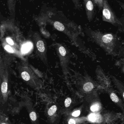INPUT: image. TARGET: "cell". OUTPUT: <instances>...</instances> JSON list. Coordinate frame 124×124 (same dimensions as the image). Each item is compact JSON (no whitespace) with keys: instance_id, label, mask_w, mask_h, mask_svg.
Listing matches in <instances>:
<instances>
[{"instance_id":"obj_20","label":"cell","mask_w":124,"mask_h":124,"mask_svg":"<svg viewBox=\"0 0 124 124\" xmlns=\"http://www.w3.org/2000/svg\"><path fill=\"white\" fill-rule=\"evenodd\" d=\"M7 41V43L9 44H10L11 45H13L14 44V42H13V40L9 38H7L6 39Z\"/></svg>"},{"instance_id":"obj_3","label":"cell","mask_w":124,"mask_h":124,"mask_svg":"<svg viewBox=\"0 0 124 124\" xmlns=\"http://www.w3.org/2000/svg\"><path fill=\"white\" fill-rule=\"evenodd\" d=\"M87 17L90 22L94 19L95 14V1L94 0H83Z\"/></svg>"},{"instance_id":"obj_10","label":"cell","mask_w":124,"mask_h":124,"mask_svg":"<svg viewBox=\"0 0 124 124\" xmlns=\"http://www.w3.org/2000/svg\"><path fill=\"white\" fill-rule=\"evenodd\" d=\"M57 108L56 106L54 105L52 106L48 111V114L49 116H52L54 115L57 111Z\"/></svg>"},{"instance_id":"obj_6","label":"cell","mask_w":124,"mask_h":124,"mask_svg":"<svg viewBox=\"0 0 124 124\" xmlns=\"http://www.w3.org/2000/svg\"><path fill=\"white\" fill-rule=\"evenodd\" d=\"M33 47V44L31 42L25 44L22 46V52L23 54L27 53Z\"/></svg>"},{"instance_id":"obj_14","label":"cell","mask_w":124,"mask_h":124,"mask_svg":"<svg viewBox=\"0 0 124 124\" xmlns=\"http://www.w3.org/2000/svg\"><path fill=\"white\" fill-rule=\"evenodd\" d=\"M59 52L60 54L62 56H65L66 54V51L63 46H60L59 48Z\"/></svg>"},{"instance_id":"obj_22","label":"cell","mask_w":124,"mask_h":124,"mask_svg":"<svg viewBox=\"0 0 124 124\" xmlns=\"http://www.w3.org/2000/svg\"><path fill=\"white\" fill-rule=\"evenodd\" d=\"M5 124V123H3V124Z\"/></svg>"},{"instance_id":"obj_13","label":"cell","mask_w":124,"mask_h":124,"mask_svg":"<svg viewBox=\"0 0 124 124\" xmlns=\"http://www.w3.org/2000/svg\"><path fill=\"white\" fill-rule=\"evenodd\" d=\"M89 119L91 121L94 122L97 119V116L94 114H91L89 116Z\"/></svg>"},{"instance_id":"obj_12","label":"cell","mask_w":124,"mask_h":124,"mask_svg":"<svg viewBox=\"0 0 124 124\" xmlns=\"http://www.w3.org/2000/svg\"><path fill=\"white\" fill-rule=\"evenodd\" d=\"M21 76L22 78L25 81H28L30 79V75L26 71L23 72L21 74Z\"/></svg>"},{"instance_id":"obj_1","label":"cell","mask_w":124,"mask_h":124,"mask_svg":"<svg viewBox=\"0 0 124 124\" xmlns=\"http://www.w3.org/2000/svg\"><path fill=\"white\" fill-rule=\"evenodd\" d=\"M90 37L95 42L109 54H114L116 45V37L111 33H103L90 30Z\"/></svg>"},{"instance_id":"obj_19","label":"cell","mask_w":124,"mask_h":124,"mask_svg":"<svg viewBox=\"0 0 124 124\" xmlns=\"http://www.w3.org/2000/svg\"><path fill=\"white\" fill-rule=\"evenodd\" d=\"M117 2L119 4V6L121 7L122 9L124 12V3L122 2V1H117Z\"/></svg>"},{"instance_id":"obj_11","label":"cell","mask_w":124,"mask_h":124,"mask_svg":"<svg viewBox=\"0 0 124 124\" xmlns=\"http://www.w3.org/2000/svg\"><path fill=\"white\" fill-rule=\"evenodd\" d=\"M7 89H8V84L7 82H3L1 86V90L2 93L5 94L7 92Z\"/></svg>"},{"instance_id":"obj_21","label":"cell","mask_w":124,"mask_h":124,"mask_svg":"<svg viewBox=\"0 0 124 124\" xmlns=\"http://www.w3.org/2000/svg\"><path fill=\"white\" fill-rule=\"evenodd\" d=\"M68 124H76L75 121L73 119H71L68 122Z\"/></svg>"},{"instance_id":"obj_18","label":"cell","mask_w":124,"mask_h":124,"mask_svg":"<svg viewBox=\"0 0 124 124\" xmlns=\"http://www.w3.org/2000/svg\"><path fill=\"white\" fill-rule=\"evenodd\" d=\"M80 114H81V111L80 110L76 111L72 114V116L74 117H77L80 115Z\"/></svg>"},{"instance_id":"obj_9","label":"cell","mask_w":124,"mask_h":124,"mask_svg":"<svg viewBox=\"0 0 124 124\" xmlns=\"http://www.w3.org/2000/svg\"><path fill=\"white\" fill-rule=\"evenodd\" d=\"M73 3L75 8L78 10H80L82 8L81 5L80 0H72Z\"/></svg>"},{"instance_id":"obj_16","label":"cell","mask_w":124,"mask_h":124,"mask_svg":"<svg viewBox=\"0 0 124 124\" xmlns=\"http://www.w3.org/2000/svg\"><path fill=\"white\" fill-rule=\"evenodd\" d=\"M30 117L31 120L33 121H35L36 120L37 116H36V114L35 112H32L30 113Z\"/></svg>"},{"instance_id":"obj_23","label":"cell","mask_w":124,"mask_h":124,"mask_svg":"<svg viewBox=\"0 0 124 124\" xmlns=\"http://www.w3.org/2000/svg\"></svg>"},{"instance_id":"obj_2","label":"cell","mask_w":124,"mask_h":124,"mask_svg":"<svg viewBox=\"0 0 124 124\" xmlns=\"http://www.w3.org/2000/svg\"><path fill=\"white\" fill-rule=\"evenodd\" d=\"M102 18L104 22L116 26L122 25V22L116 16L107 0H103Z\"/></svg>"},{"instance_id":"obj_15","label":"cell","mask_w":124,"mask_h":124,"mask_svg":"<svg viewBox=\"0 0 124 124\" xmlns=\"http://www.w3.org/2000/svg\"><path fill=\"white\" fill-rule=\"evenodd\" d=\"M71 103V100L70 98H67L66 99L65 102V106L66 108L70 106Z\"/></svg>"},{"instance_id":"obj_5","label":"cell","mask_w":124,"mask_h":124,"mask_svg":"<svg viewBox=\"0 0 124 124\" xmlns=\"http://www.w3.org/2000/svg\"><path fill=\"white\" fill-rule=\"evenodd\" d=\"M7 6L9 15L11 17H14L16 12V4L17 0H7Z\"/></svg>"},{"instance_id":"obj_7","label":"cell","mask_w":124,"mask_h":124,"mask_svg":"<svg viewBox=\"0 0 124 124\" xmlns=\"http://www.w3.org/2000/svg\"><path fill=\"white\" fill-rule=\"evenodd\" d=\"M36 46L38 50L40 52H43L45 50V46H44V43L42 41H39L36 44Z\"/></svg>"},{"instance_id":"obj_17","label":"cell","mask_w":124,"mask_h":124,"mask_svg":"<svg viewBox=\"0 0 124 124\" xmlns=\"http://www.w3.org/2000/svg\"><path fill=\"white\" fill-rule=\"evenodd\" d=\"M4 48H5V49L6 50H7V51L9 52H11V53L14 52V51H13L12 48H11V46H8V45L6 46Z\"/></svg>"},{"instance_id":"obj_8","label":"cell","mask_w":124,"mask_h":124,"mask_svg":"<svg viewBox=\"0 0 124 124\" xmlns=\"http://www.w3.org/2000/svg\"><path fill=\"white\" fill-rule=\"evenodd\" d=\"M100 106L99 103L98 102H95L91 106L90 108L91 111L93 112H95V111H97L99 110V108H100Z\"/></svg>"},{"instance_id":"obj_24","label":"cell","mask_w":124,"mask_h":124,"mask_svg":"<svg viewBox=\"0 0 124 124\" xmlns=\"http://www.w3.org/2000/svg\"></svg>"},{"instance_id":"obj_4","label":"cell","mask_w":124,"mask_h":124,"mask_svg":"<svg viewBox=\"0 0 124 124\" xmlns=\"http://www.w3.org/2000/svg\"><path fill=\"white\" fill-rule=\"evenodd\" d=\"M111 78L114 85L124 101V83L114 76H111Z\"/></svg>"}]
</instances>
